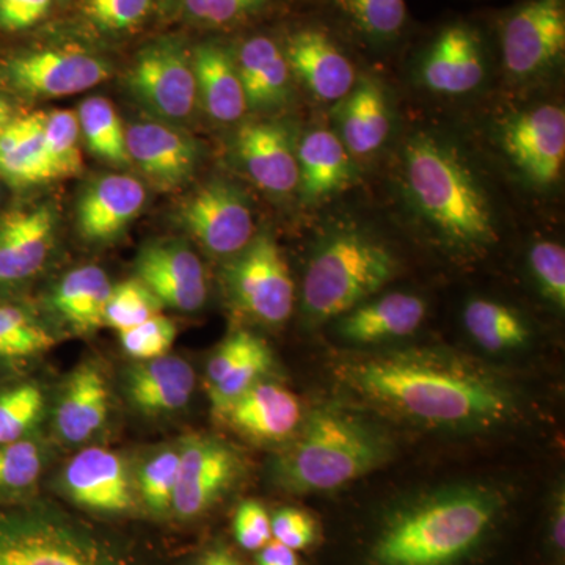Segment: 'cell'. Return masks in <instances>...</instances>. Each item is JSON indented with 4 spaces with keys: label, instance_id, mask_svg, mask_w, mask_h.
Masks as SVG:
<instances>
[{
    "label": "cell",
    "instance_id": "6da1fadb",
    "mask_svg": "<svg viewBox=\"0 0 565 565\" xmlns=\"http://www.w3.org/2000/svg\"><path fill=\"white\" fill-rule=\"evenodd\" d=\"M334 375L356 399L424 429L486 433L512 422L520 411L519 394L508 379L446 349L349 356Z\"/></svg>",
    "mask_w": 565,
    "mask_h": 565
},
{
    "label": "cell",
    "instance_id": "7a4b0ae2",
    "mask_svg": "<svg viewBox=\"0 0 565 565\" xmlns=\"http://www.w3.org/2000/svg\"><path fill=\"white\" fill-rule=\"evenodd\" d=\"M503 500L482 486H456L396 509L375 537L374 565H462L484 545Z\"/></svg>",
    "mask_w": 565,
    "mask_h": 565
},
{
    "label": "cell",
    "instance_id": "3957f363",
    "mask_svg": "<svg viewBox=\"0 0 565 565\" xmlns=\"http://www.w3.org/2000/svg\"><path fill=\"white\" fill-rule=\"evenodd\" d=\"M392 437L367 416L343 405H322L300 424L270 463V481L282 492H333L384 467Z\"/></svg>",
    "mask_w": 565,
    "mask_h": 565
},
{
    "label": "cell",
    "instance_id": "277c9868",
    "mask_svg": "<svg viewBox=\"0 0 565 565\" xmlns=\"http://www.w3.org/2000/svg\"><path fill=\"white\" fill-rule=\"evenodd\" d=\"M404 173L415 206L449 243L471 248L494 243L484 189L451 147L418 134L405 147Z\"/></svg>",
    "mask_w": 565,
    "mask_h": 565
},
{
    "label": "cell",
    "instance_id": "5b68a950",
    "mask_svg": "<svg viewBox=\"0 0 565 565\" xmlns=\"http://www.w3.org/2000/svg\"><path fill=\"white\" fill-rule=\"evenodd\" d=\"M0 565H143L129 550L50 504L0 508Z\"/></svg>",
    "mask_w": 565,
    "mask_h": 565
},
{
    "label": "cell",
    "instance_id": "8992f818",
    "mask_svg": "<svg viewBox=\"0 0 565 565\" xmlns=\"http://www.w3.org/2000/svg\"><path fill=\"white\" fill-rule=\"evenodd\" d=\"M396 259L385 245L359 232L327 239L315 253L302 286V315L318 326L341 318L393 280Z\"/></svg>",
    "mask_w": 565,
    "mask_h": 565
},
{
    "label": "cell",
    "instance_id": "52a82bcc",
    "mask_svg": "<svg viewBox=\"0 0 565 565\" xmlns=\"http://www.w3.org/2000/svg\"><path fill=\"white\" fill-rule=\"evenodd\" d=\"M230 300L241 313L264 326L278 327L291 318L294 281L273 236L253 237L225 269Z\"/></svg>",
    "mask_w": 565,
    "mask_h": 565
},
{
    "label": "cell",
    "instance_id": "ba28073f",
    "mask_svg": "<svg viewBox=\"0 0 565 565\" xmlns=\"http://www.w3.org/2000/svg\"><path fill=\"white\" fill-rule=\"evenodd\" d=\"M126 85L132 98L156 120H188L199 103L192 52L177 39L147 44L137 54Z\"/></svg>",
    "mask_w": 565,
    "mask_h": 565
},
{
    "label": "cell",
    "instance_id": "9c48e42d",
    "mask_svg": "<svg viewBox=\"0 0 565 565\" xmlns=\"http://www.w3.org/2000/svg\"><path fill=\"white\" fill-rule=\"evenodd\" d=\"M245 462L233 445L210 434L180 441V470L172 514L192 522L215 508L243 479Z\"/></svg>",
    "mask_w": 565,
    "mask_h": 565
},
{
    "label": "cell",
    "instance_id": "30bf717a",
    "mask_svg": "<svg viewBox=\"0 0 565 565\" xmlns=\"http://www.w3.org/2000/svg\"><path fill=\"white\" fill-rule=\"evenodd\" d=\"M181 228L204 250L233 258L253 239L250 203L237 185L214 180L200 185L178 210Z\"/></svg>",
    "mask_w": 565,
    "mask_h": 565
},
{
    "label": "cell",
    "instance_id": "8fae6325",
    "mask_svg": "<svg viewBox=\"0 0 565 565\" xmlns=\"http://www.w3.org/2000/svg\"><path fill=\"white\" fill-rule=\"evenodd\" d=\"M565 51V0H526L503 20L501 54L516 79H531L555 66Z\"/></svg>",
    "mask_w": 565,
    "mask_h": 565
},
{
    "label": "cell",
    "instance_id": "7c38bea8",
    "mask_svg": "<svg viewBox=\"0 0 565 565\" xmlns=\"http://www.w3.org/2000/svg\"><path fill=\"white\" fill-rule=\"evenodd\" d=\"M58 484L71 503L92 514L121 516L139 508L131 467L118 452L99 446L77 452L63 468Z\"/></svg>",
    "mask_w": 565,
    "mask_h": 565
},
{
    "label": "cell",
    "instance_id": "4fadbf2b",
    "mask_svg": "<svg viewBox=\"0 0 565 565\" xmlns=\"http://www.w3.org/2000/svg\"><path fill=\"white\" fill-rule=\"evenodd\" d=\"M7 77L18 92L33 98L79 95L109 79V62L93 52L62 47L18 55L7 63Z\"/></svg>",
    "mask_w": 565,
    "mask_h": 565
},
{
    "label": "cell",
    "instance_id": "5bb4252c",
    "mask_svg": "<svg viewBox=\"0 0 565 565\" xmlns=\"http://www.w3.org/2000/svg\"><path fill=\"white\" fill-rule=\"evenodd\" d=\"M137 278L159 302L193 313L207 300V278L202 259L180 239L151 241L136 259Z\"/></svg>",
    "mask_w": 565,
    "mask_h": 565
},
{
    "label": "cell",
    "instance_id": "9a60e30c",
    "mask_svg": "<svg viewBox=\"0 0 565 565\" xmlns=\"http://www.w3.org/2000/svg\"><path fill=\"white\" fill-rule=\"evenodd\" d=\"M504 150L527 180L546 188L563 173L565 161V111L544 104L516 115L505 126Z\"/></svg>",
    "mask_w": 565,
    "mask_h": 565
},
{
    "label": "cell",
    "instance_id": "2e32d148",
    "mask_svg": "<svg viewBox=\"0 0 565 565\" xmlns=\"http://www.w3.org/2000/svg\"><path fill=\"white\" fill-rule=\"evenodd\" d=\"M129 161L162 191H173L191 180L199 167V141L170 122H132L126 129Z\"/></svg>",
    "mask_w": 565,
    "mask_h": 565
},
{
    "label": "cell",
    "instance_id": "e0dca14e",
    "mask_svg": "<svg viewBox=\"0 0 565 565\" xmlns=\"http://www.w3.org/2000/svg\"><path fill=\"white\" fill-rule=\"evenodd\" d=\"M147 203V189L129 174L96 178L82 191L76 206L81 236L92 244L117 241Z\"/></svg>",
    "mask_w": 565,
    "mask_h": 565
},
{
    "label": "cell",
    "instance_id": "ac0fdd59",
    "mask_svg": "<svg viewBox=\"0 0 565 565\" xmlns=\"http://www.w3.org/2000/svg\"><path fill=\"white\" fill-rule=\"evenodd\" d=\"M218 418L253 444L282 445L299 430L303 412L299 397L291 390L264 379L234 401Z\"/></svg>",
    "mask_w": 565,
    "mask_h": 565
},
{
    "label": "cell",
    "instance_id": "d6986e66",
    "mask_svg": "<svg viewBox=\"0 0 565 565\" xmlns=\"http://www.w3.org/2000/svg\"><path fill=\"white\" fill-rule=\"evenodd\" d=\"M274 367L269 344L248 330H236L212 353L206 367L212 412L221 416L253 385L264 381Z\"/></svg>",
    "mask_w": 565,
    "mask_h": 565
},
{
    "label": "cell",
    "instance_id": "ffe728a7",
    "mask_svg": "<svg viewBox=\"0 0 565 565\" xmlns=\"http://www.w3.org/2000/svg\"><path fill=\"white\" fill-rule=\"evenodd\" d=\"M484 77L482 41L463 22L441 29L423 54L422 79L433 92L463 95L475 90Z\"/></svg>",
    "mask_w": 565,
    "mask_h": 565
},
{
    "label": "cell",
    "instance_id": "44dd1931",
    "mask_svg": "<svg viewBox=\"0 0 565 565\" xmlns=\"http://www.w3.org/2000/svg\"><path fill=\"white\" fill-rule=\"evenodd\" d=\"M54 210L35 206L0 215V285L31 280L43 269L55 243Z\"/></svg>",
    "mask_w": 565,
    "mask_h": 565
},
{
    "label": "cell",
    "instance_id": "7402d4cb",
    "mask_svg": "<svg viewBox=\"0 0 565 565\" xmlns=\"http://www.w3.org/2000/svg\"><path fill=\"white\" fill-rule=\"evenodd\" d=\"M245 172L263 191L286 195L299 185V162L291 132L281 122H250L236 136Z\"/></svg>",
    "mask_w": 565,
    "mask_h": 565
},
{
    "label": "cell",
    "instance_id": "603a6c76",
    "mask_svg": "<svg viewBox=\"0 0 565 565\" xmlns=\"http://www.w3.org/2000/svg\"><path fill=\"white\" fill-rule=\"evenodd\" d=\"M282 52L289 70L322 102H338L351 93L355 84L352 63L322 29L291 33Z\"/></svg>",
    "mask_w": 565,
    "mask_h": 565
},
{
    "label": "cell",
    "instance_id": "cb8c5ba5",
    "mask_svg": "<svg viewBox=\"0 0 565 565\" xmlns=\"http://www.w3.org/2000/svg\"><path fill=\"white\" fill-rule=\"evenodd\" d=\"M110 393L102 367L82 363L68 375L55 407L54 426L66 445L92 440L109 419Z\"/></svg>",
    "mask_w": 565,
    "mask_h": 565
},
{
    "label": "cell",
    "instance_id": "d4e9b609",
    "mask_svg": "<svg viewBox=\"0 0 565 565\" xmlns=\"http://www.w3.org/2000/svg\"><path fill=\"white\" fill-rule=\"evenodd\" d=\"M426 318V302L414 294L392 292L366 300L338 318L337 332L359 345L382 344L411 337Z\"/></svg>",
    "mask_w": 565,
    "mask_h": 565
},
{
    "label": "cell",
    "instance_id": "484cf974",
    "mask_svg": "<svg viewBox=\"0 0 565 565\" xmlns=\"http://www.w3.org/2000/svg\"><path fill=\"white\" fill-rule=\"evenodd\" d=\"M195 385L191 363L169 353L137 363L125 377L129 403L140 414L152 416L180 412L191 401Z\"/></svg>",
    "mask_w": 565,
    "mask_h": 565
},
{
    "label": "cell",
    "instance_id": "4316f807",
    "mask_svg": "<svg viewBox=\"0 0 565 565\" xmlns=\"http://www.w3.org/2000/svg\"><path fill=\"white\" fill-rule=\"evenodd\" d=\"M196 95L212 120L234 122L248 109L236 62L217 43H203L192 52Z\"/></svg>",
    "mask_w": 565,
    "mask_h": 565
},
{
    "label": "cell",
    "instance_id": "83f0119b",
    "mask_svg": "<svg viewBox=\"0 0 565 565\" xmlns=\"http://www.w3.org/2000/svg\"><path fill=\"white\" fill-rule=\"evenodd\" d=\"M234 62L250 109H267L286 102L291 70L285 52L273 39L259 35L245 41Z\"/></svg>",
    "mask_w": 565,
    "mask_h": 565
},
{
    "label": "cell",
    "instance_id": "f1b7e54d",
    "mask_svg": "<svg viewBox=\"0 0 565 565\" xmlns=\"http://www.w3.org/2000/svg\"><path fill=\"white\" fill-rule=\"evenodd\" d=\"M111 282L98 266H82L63 275L51 305L63 322L77 333H93L106 326Z\"/></svg>",
    "mask_w": 565,
    "mask_h": 565
},
{
    "label": "cell",
    "instance_id": "f546056e",
    "mask_svg": "<svg viewBox=\"0 0 565 565\" xmlns=\"http://www.w3.org/2000/svg\"><path fill=\"white\" fill-rule=\"evenodd\" d=\"M299 185L305 202H318L343 189L352 177L343 140L326 129L307 134L297 150Z\"/></svg>",
    "mask_w": 565,
    "mask_h": 565
},
{
    "label": "cell",
    "instance_id": "4dcf8cb0",
    "mask_svg": "<svg viewBox=\"0 0 565 565\" xmlns=\"http://www.w3.org/2000/svg\"><path fill=\"white\" fill-rule=\"evenodd\" d=\"M340 128L344 147L353 154H371L382 147L390 132V109L377 82L363 77L345 96Z\"/></svg>",
    "mask_w": 565,
    "mask_h": 565
},
{
    "label": "cell",
    "instance_id": "1f68e13d",
    "mask_svg": "<svg viewBox=\"0 0 565 565\" xmlns=\"http://www.w3.org/2000/svg\"><path fill=\"white\" fill-rule=\"evenodd\" d=\"M44 120L46 111L13 118L0 132V177L13 185L46 182L44 174Z\"/></svg>",
    "mask_w": 565,
    "mask_h": 565
},
{
    "label": "cell",
    "instance_id": "d6a6232c",
    "mask_svg": "<svg viewBox=\"0 0 565 565\" xmlns=\"http://www.w3.org/2000/svg\"><path fill=\"white\" fill-rule=\"evenodd\" d=\"M463 326L471 340L487 352L516 351L530 343L531 332L522 316L493 300H470L463 310Z\"/></svg>",
    "mask_w": 565,
    "mask_h": 565
},
{
    "label": "cell",
    "instance_id": "836d02e7",
    "mask_svg": "<svg viewBox=\"0 0 565 565\" xmlns=\"http://www.w3.org/2000/svg\"><path fill=\"white\" fill-rule=\"evenodd\" d=\"M77 120L81 137L96 158L118 167L131 163L126 148L125 126L109 99L103 96L85 99L77 111Z\"/></svg>",
    "mask_w": 565,
    "mask_h": 565
},
{
    "label": "cell",
    "instance_id": "e575fe53",
    "mask_svg": "<svg viewBox=\"0 0 565 565\" xmlns=\"http://www.w3.org/2000/svg\"><path fill=\"white\" fill-rule=\"evenodd\" d=\"M57 337L31 311L0 305V363L24 362L51 351Z\"/></svg>",
    "mask_w": 565,
    "mask_h": 565
},
{
    "label": "cell",
    "instance_id": "d590c367",
    "mask_svg": "<svg viewBox=\"0 0 565 565\" xmlns=\"http://www.w3.org/2000/svg\"><path fill=\"white\" fill-rule=\"evenodd\" d=\"M180 470V444L163 446L134 471L140 504L152 515L172 512L174 490Z\"/></svg>",
    "mask_w": 565,
    "mask_h": 565
},
{
    "label": "cell",
    "instance_id": "8d00e7d4",
    "mask_svg": "<svg viewBox=\"0 0 565 565\" xmlns=\"http://www.w3.org/2000/svg\"><path fill=\"white\" fill-rule=\"evenodd\" d=\"M81 128L77 114L46 111L44 120V174L46 181L71 178L82 170Z\"/></svg>",
    "mask_w": 565,
    "mask_h": 565
},
{
    "label": "cell",
    "instance_id": "74e56055",
    "mask_svg": "<svg viewBox=\"0 0 565 565\" xmlns=\"http://www.w3.org/2000/svg\"><path fill=\"white\" fill-rule=\"evenodd\" d=\"M46 465V449L28 437L0 445V501L20 500L39 482Z\"/></svg>",
    "mask_w": 565,
    "mask_h": 565
},
{
    "label": "cell",
    "instance_id": "f35d334b",
    "mask_svg": "<svg viewBox=\"0 0 565 565\" xmlns=\"http://www.w3.org/2000/svg\"><path fill=\"white\" fill-rule=\"evenodd\" d=\"M46 414V396L33 382L0 392V445L31 437Z\"/></svg>",
    "mask_w": 565,
    "mask_h": 565
},
{
    "label": "cell",
    "instance_id": "ab89813d",
    "mask_svg": "<svg viewBox=\"0 0 565 565\" xmlns=\"http://www.w3.org/2000/svg\"><path fill=\"white\" fill-rule=\"evenodd\" d=\"M333 3L356 31L374 43L396 40L407 22L405 0H333Z\"/></svg>",
    "mask_w": 565,
    "mask_h": 565
},
{
    "label": "cell",
    "instance_id": "60d3db41",
    "mask_svg": "<svg viewBox=\"0 0 565 565\" xmlns=\"http://www.w3.org/2000/svg\"><path fill=\"white\" fill-rule=\"evenodd\" d=\"M162 307L158 297L139 278L121 281L111 286L106 308V326L121 332L161 313Z\"/></svg>",
    "mask_w": 565,
    "mask_h": 565
},
{
    "label": "cell",
    "instance_id": "b9f144b4",
    "mask_svg": "<svg viewBox=\"0 0 565 565\" xmlns=\"http://www.w3.org/2000/svg\"><path fill=\"white\" fill-rule=\"evenodd\" d=\"M118 334L125 352L132 359L143 362L169 353L177 338V326L172 319L159 313L121 330Z\"/></svg>",
    "mask_w": 565,
    "mask_h": 565
},
{
    "label": "cell",
    "instance_id": "7bdbcfd3",
    "mask_svg": "<svg viewBox=\"0 0 565 565\" xmlns=\"http://www.w3.org/2000/svg\"><path fill=\"white\" fill-rule=\"evenodd\" d=\"M530 267L545 299L564 310L565 250L563 245L541 241L530 250Z\"/></svg>",
    "mask_w": 565,
    "mask_h": 565
},
{
    "label": "cell",
    "instance_id": "ee69618b",
    "mask_svg": "<svg viewBox=\"0 0 565 565\" xmlns=\"http://www.w3.org/2000/svg\"><path fill=\"white\" fill-rule=\"evenodd\" d=\"M192 21L207 28H228L256 17L269 0H181Z\"/></svg>",
    "mask_w": 565,
    "mask_h": 565
},
{
    "label": "cell",
    "instance_id": "f6af8a7d",
    "mask_svg": "<svg viewBox=\"0 0 565 565\" xmlns=\"http://www.w3.org/2000/svg\"><path fill=\"white\" fill-rule=\"evenodd\" d=\"M152 0H87L85 11L104 31H129L150 13Z\"/></svg>",
    "mask_w": 565,
    "mask_h": 565
},
{
    "label": "cell",
    "instance_id": "bcb514c9",
    "mask_svg": "<svg viewBox=\"0 0 565 565\" xmlns=\"http://www.w3.org/2000/svg\"><path fill=\"white\" fill-rule=\"evenodd\" d=\"M234 537L247 552H259L273 541V523L262 503L247 500L239 504L233 522Z\"/></svg>",
    "mask_w": 565,
    "mask_h": 565
},
{
    "label": "cell",
    "instance_id": "7dc6e473",
    "mask_svg": "<svg viewBox=\"0 0 565 565\" xmlns=\"http://www.w3.org/2000/svg\"><path fill=\"white\" fill-rule=\"evenodd\" d=\"M273 539L294 552L308 548L318 539V523L302 509L282 508L270 516Z\"/></svg>",
    "mask_w": 565,
    "mask_h": 565
},
{
    "label": "cell",
    "instance_id": "c3c4849f",
    "mask_svg": "<svg viewBox=\"0 0 565 565\" xmlns=\"http://www.w3.org/2000/svg\"><path fill=\"white\" fill-rule=\"evenodd\" d=\"M52 0H0V25L7 31H22L46 17Z\"/></svg>",
    "mask_w": 565,
    "mask_h": 565
},
{
    "label": "cell",
    "instance_id": "681fc988",
    "mask_svg": "<svg viewBox=\"0 0 565 565\" xmlns=\"http://www.w3.org/2000/svg\"><path fill=\"white\" fill-rule=\"evenodd\" d=\"M191 565H244L239 556L223 542H214L202 550Z\"/></svg>",
    "mask_w": 565,
    "mask_h": 565
},
{
    "label": "cell",
    "instance_id": "f907efd6",
    "mask_svg": "<svg viewBox=\"0 0 565 565\" xmlns=\"http://www.w3.org/2000/svg\"><path fill=\"white\" fill-rule=\"evenodd\" d=\"M256 565H300V559L297 552L273 539L259 550Z\"/></svg>",
    "mask_w": 565,
    "mask_h": 565
},
{
    "label": "cell",
    "instance_id": "816d5d0a",
    "mask_svg": "<svg viewBox=\"0 0 565 565\" xmlns=\"http://www.w3.org/2000/svg\"><path fill=\"white\" fill-rule=\"evenodd\" d=\"M550 537L557 552H564L565 546V500L564 492L555 501L553 508L552 523H550Z\"/></svg>",
    "mask_w": 565,
    "mask_h": 565
},
{
    "label": "cell",
    "instance_id": "f5cc1de1",
    "mask_svg": "<svg viewBox=\"0 0 565 565\" xmlns=\"http://www.w3.org/2000/svg\"><path fill=\"white\" fill-rule=\"evenodd\" d=\"M11 120H13V109L10 103L0 96V132L10 125Z\"/></svg>",
    "mask_w": 565,
    "mask_h": 565
}]
</instances>
